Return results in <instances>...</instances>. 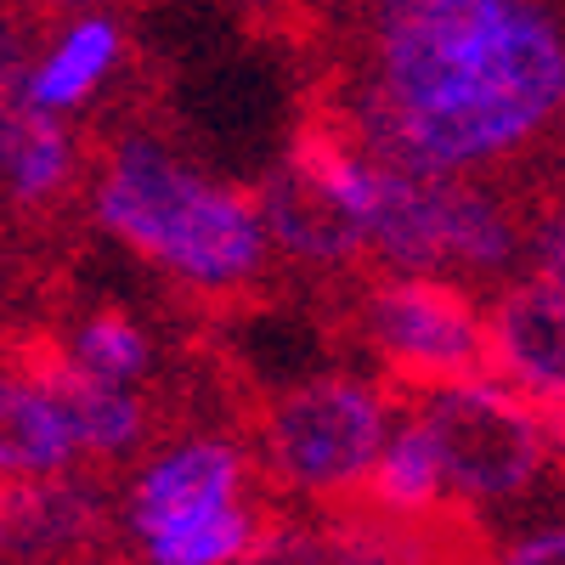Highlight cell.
<instances>
[{
    "mask_svg": "<svg viewBox=\"0 0 565 565\" xmlns=\"http://www.w3.org/2000/svg\"><path fill=\"white\" fill-rule=\"evenodd\" d=\"M565 103V40L532 0H380L373 79L356 108L367 153L476 170L532 141Z\"/></svg>",
    "mask_w": 565,
    "mask_h": 565,
    "instance_id": "obj_1",
    "label": "cell"
},
{
    "mask_svg": "<svg viewBox=\"0 0 565 565\" xmlns=\"http://www.w3.org/2000/svg\"><path fill=\"white\" fill-rule=\"evenodd\" d=\"M97 221L141 260L210 295L249 282L271 249L249 193L181 164L153 136H130L108 153L97 175Z\"/></svg>",
    "mask_w": 565,
    "mask_h": 565,
    "instance_id": "obj_2",
    "label": "cell"
},
{
    "mask_svg": "<svg viewBox=\"0 0 565 565\" xmlns=\"http://www.w3.org/2000/svg\"><path fill=\"white\" fill-rule=\"evenodd\" d=\"M125 532L141 565H244L266 532L249 503V452L226 436H181L136 469Z\"/></svg>",
    "mask_w": 565,
    "mask_h": 565,
    "instance_id": "obj_3",
    "label": "cell"
},
{
    "mask_svg": "<svg viewBox=\"0 0 565 565\" xmlns=\"http://www.w3.org/2000/svg\"><path fill=\"white\" fill-rule=\"evenodd\" d=\"M413 413L436 436L452 503L463 509H521L543 492L554 463L565 452V436L554 424V407L532 402L509 380L469 373V380L424 385L413 391Z\"/></svg>",
    "mask_w": 565,
    "mask_h": 565,
    "instance_id": "obj_4",
    "label": "cell"
},
{
    "mask_svg": "<svg viewBox=\"0 0 565 565\" xmlns=\"http://www.w3.org/2000/svg\"><path fill=\"white\" fill-rule=\"evenodd\" d=\"M396 424V402L356 373H317L282 396H271L260 418V463L266 476L306 503H340L367 487Z\"/></svg>",
    "mask_w": 565,
    "mask_h": 565,
    "instance_id": "obj_5",
    "label": "cell"
},
{
    "mask_svg": "<svg viewBox=\"0 0 565 565\" xmlns=\"http://www.w3.org/2000/svg\"><path fill=\"white\" fill-rule=\"evenodd\" d=\"M367 249L396 271H498L521 249V232L492 193L458 181V170L380 159V204L367 215Z\"/></svg>",
    "mask_w": 565,
    "mask_h": 565,
    "instance_id": "obj_6",
    "label": "cell"
},
{
    "mask_svg": "<svg viewBox=\"0 0 565 565\" xmlns=\"http://www.w3.org/2000/svg\"><path fill=\"white\" fill-rule=\"evenodd\" d=\"M362 334L402 385H447L492 373V328L463 289L430 271H396L362 300Z\"/></svg>",
    "mask_w": 565,
    "mask_h": 565,
    "instance_id": "obj_7",
    "label": "cell"
},
{
    "mask_svg": "<svg viewBox=\"0 0 565 565\" xmlns=\"http://www.w3.org/2000/svg\"><path fill=\"white\" fill-rule=\"evenodd\" d=\"M114 503L90 476L0 481V565H79L103 548Z\"/></svg>",
    "mask_w": 565,
    "mask_h": 565,
    "instance_id": "obj_8",
    "label": "cell"
},
{
    "mask_svg": "<svg viewBox=\"0 0 565 565\" xmlns=\"http://www.w3.org/2000/svg\"><path fill=\"white\" fill-rule=\"evenodd\" d=\"M492 373L543 407L565 402V295L543 277H526L487 311Z\"/></svg>",
    "mask_w": 565,
    "mask_h": 565,
    "instance_id": "obj_9",
    "label": "cell"
},
{
    "mask_svg": "<svg viewBox=\"0 0 565 565\" xmlns=\"http://www.w3.org/2000/svg\"><path fill=\"white\" fill-rule=\"evenodd\" d=\"M79 436L63 396L40 380L18 356L0 362V481H34V476H63L74 469Z\"/></svg>",
    "mask_w": 565,
    "mask_h": 565,
    "instance_id": "obj_10",
    "label": "cell"
},
{
    "mask_svg": "<svg viewBox=\"0 0 565 565\" xmlns=\"http://www.w3.org/2000/svg\"><path fill=\"white\" fill-rule=\"evenodd\" d=\"M23 362L63 396L85 458L119 463V458H130L141 441H148V402L136 396V385L97 380V373H85L63 345H34V351H23Z\"/></svg>",
    "mask_w": 565,
    "mask_h": 565,
    "instance_id": "obj_11",
    "label": "cell"
},
{
    "mask_svg": "<svg viewBox=\"0 0 565 565\" xmlns=\"http://www.w3.org/2000/svg\"><path fill=\"white\" fill-rule=\"evenodd\" d=\"M362 503H367V514L396 521V526H430L436 514L452 503L441 447H436L430 430H424V418L413 407L391 424L380 458H373V469H367Z\"/></svg>",
    "mask_w": 565,
    "mask_h": 565,
    "instance_id": "obj_12",
    "label": "cell"
},
{
    "mask_svg": "<svg viewBox=\"0 0 565 565\" xmlns=\"http://www.w3.org/2000/svg\"><path fill=\"white\" fill-rule=\"evenodd\" d=\"M255 204H260V221L271 232V244H282L289 255H306L317 266H340V260H356L367 249V232L328 199L295 159L260 181Z\"/></svg>",
    "mask_w": 565,
    "mask_h": 565,
    "instance_id": "obj_13",
    "label": "cell"
},
{
    "mask_svg": "<svg viewBox=\"0 0 565 565\" xmlns=\"http://www.w3.org/2000/svg\"><path fill=\"white\" fill-rule=\"evenodd\" d=\"M119 45H125V40H119V29H114L108 18H74V23L40 52L34 79H29V97H34L45 114L79 108L90 90L114 74Z\"/></svg>",
    "mask_w": 565,
    "mask_h": 565,
    "instance_id": "obj_14",
    "label": "cell"
},
{
    "mask_svg": "<svg viewBox=\"0 0 565 565\" xmlns=\"http://www.w3.org/2000/svg\"><path fill=\"white\" fill-rule=\"evenodd\" d=\"M63 351H68L85 373L114 380V385H141V380H148V367H153L148 334H141L125 311H90L74 334L63 340Z\"/></svg>",
    "mask_w": 565,
    "mask_h": 565,
    "instance_id": "obj_15",
    "label": "cell"
},
{
    "mask_svg": "<svg viewBox=\"0 0 565 565\" xmlns=\"http://www.w3.org/2000/svg\"><path fill=\"white\" fill-rule=\"evenodd\" d=\"M345 521H282L255 537L244 565H345Z\"/></svg>",
    "mask_w": 565,
    "mask_h": 565,
    "instance_id": "obj_16",
    "label": "cell"
},
{
    "mask_svg": "<svg viewBox=\"0 0 565 565\" xmlns=\"http://www.w3.org/2000/svg\"><path fill=\"white\" fill-rule=\"evenodd\" d=\"M418 532L424 526H396V521H380V514L345 521V537H351L345 565H436L430 548L418 543Z\"/></svg>",
    "mask_w": 565,
    "mask_h": 565,
    "instance_id": "obj_17",
    "label": "cell"
},
{
    "mask_svg": "<svg viewBox=\"0 0 565 565\" xmlns=\"http://www.w3.org/2000/svg\"><path fill=\"white\" fill-rule=\"evenodd\" d=\"M492 565H565V514H548V521L509 532Z\"/></svg>",
    "mask_w": 565,
    "mask_h": 565,
    "instance_id": "obj_18",
    "label": "cell"
},
{
    "mask_svg": "<svg viewBox=\"0 0 565 565\" xmlns=\"http://www.w3.org/2000/svg\"><path fill=\"white\" fill-rule=\"evenodd\" d=\"M532 255H537V277L543 282H554V289L565 295V210L537 232V244H532Z\"/></svg>",
    "mask_w": 565,
    "mask_h": 565,
    "instance_id": "obj_19",
    "label": "cell"
},
{
    "mask_svg": "<svg viewBox=\"0 0 565 565\" xmlns=\"http://www.w3.org/2000/svg\"><path fill=\"white\" fill-rule=\"evenodd\" d=\"M23 7H45V12H63V7H97V0H23Z\"/></svg>",
    "mask_w": 565,
    "mask_h": 565,
    "instance_id": "obj_20",
    "label": "cell"
},
{
    "mask_svg": "<svg viewBox=\"0 0 565 565\" xmlns=\"http://www.w3.org/2000/svg\"><path fill=\"white\" fill-rule=\"evenodd\" d=\"M79 565H141V559H97V554H90V559H79Z\"/></svg>",
    "mask_w": 565,
    "mask_h": 565,
    "instance_id": "obj_21",
    "label": "cell"
},
{
    "mask_svg": "<svg viewBox=\"0 0 565 565\" xmlns=\"http://www.w3.org/2000/svg\"><path fill=\"white\" fill-rule=\"evenodd\" d=\"M554 424H559V436H565V402H559V407H554Z\"/></svg>",
    "mask_w": 565,
    "mask_h": 565,
    "instance_id": "obj_22",
    "label": "cell"
},
{
    "mask_svg": "<svg viewBox=\"0 0 565 565\" xmlns=\"http://www.w3.org/2000/svg\"><path fill=\"white\" fill-rule=\"evenodd\" d=\"M0 289H7V249H0Z\"/></svg>",
    "mask_w": 565,
    "mask_h": 565,
    "instance_id": "obj_23",
    "label": "cell"
},
{
    "mask_svg": "<svg viewBox=\"0 0 565 565\" xmlns=\"http://www.w3.org/2000/svg\"><path fill=\"white\" fill-rule=\"evenodd\" d=\"M559 119H565V103H559Z\"/></svg>",
    "mask_w": 565,
    "mask_h": 565,
    "instance_id": "obj_24",
    "label": "cell"
}]
</instances>
